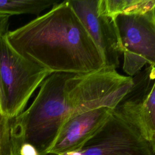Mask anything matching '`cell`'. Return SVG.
Segmentation results:
<instances>
[{"label":"cell","mask_w":155,"mask_h":155,"mask_svg":"<svg viewBox=\"0 0 155 155\" xmlns=\"http://www.w3.org/2000/svg\"><path fill=\"white\" fill-rule=\"evenodd\" d=\"M0 110L5 113L6 111V97H5V94L4 91V88L0 74Z\"/></svg>","instance_id":"5bb4252c"},{"label":"cell","mask_w":155,"mask_h":155,"mask_svg":"<svg viewBox=\"0 0 155 155\" xmlns=\"http://www.w3.org/2000/svg\"><path fill=\"white\" fill-rule=\"evenodd\" d=\"M6 38L21 55L50 73L84 74L105 67L102 55L68 1L9 31Z\"/></svg>","instance_id":"7a4b0ae2"},{"label":"cell","mask_w":155,"mask_h":155,"mask_svg":"<svg viewBox=\"0 0 155 155\" xmlns=\"http://www.w3.org/2000/svg\"><path fill=\"white\" fill-rule=\"evenodd\" d=\"M154 81L138 98L125 97L115 108L141 133L155 152V68Z\"/></svg>","instance_id":"ba28073f"},{"label":"cell","mask_w":155,"mask_h":155,"mask_svg":"<svg viewBox=\"0 0 155 155\" xmlns=\"http://www.w3.org/2000/svg\"><path fill=\"white\" fill-rule=\"evenodd\" d=\"M133 78L104 67L84 74L54 72L42 82L30 106L13 118L22 144L48 155L64 124L71 117L96 108L114 109L131 91Z\"/></svg>","instance_id":"6da1fadb"},{"label":"cell","mask_w":155,"mask_h":155,"mask_svg":"<svg viewBox=\"0 0 155 155\" xmlns=\"http://www.w3.org/2000/svg\"><path fill=\"white\" fill-rule=\"evenodd\" d=\"M123 70L137 74L145 64L155 68V8L144 13L120 14L113 19Z\"/></svg>","instance_id":"277c9868"},{"label":"cell","mask_w":155,"mask_h":155,"mask_svg":"<svg viewBox=\"0 0 155 155\" xmlns=\"http://www.w3.org/2000/svg\"><path fill=\"white\" fill-rule=\"evenodd\" d=\"M113 109L102 107L76 114L62 125L48 155L80 150L101 128Z\"/></svg>","instance_id":"52a82bcc"},{"label":"cell","mask_w":155,"mask_h":155,"mask_svg":"<svg viewBox=\"0 0 155 155\" xmlns=\"http://www.w3.org/2000/svg\"><path fill=\"white\" fill-rule=\"evenodd\" d=\"M154 155H155V152H154Z\"/></svg>","instance_id":"e0dca14e"},{"label":"cell","mask_w":155,"mask_h":155,"mask_svg":"<svg viewBox=\"0 0 155 155\" xmlns=\"http://www.w3.org/2000/svg\"><path fill=\"white\" fill-rule=\"evenodd\" d=\"M100 11L113 19L120 14L144 13L155 8V0H100Z\"/></svg>","instance_id":"9c48e42d"},{"label":"cell","mask_w":155,"mask_h":155,"mask_svg":"<svg viewBox=\"0 0 155 155\" xmlns=\"http://www.w3.org/2000/svg\"><path fill=\"white\" fill-rule=\"evenodd\" d=\"M20 155H39L36 149L31 145L24 143L20 150Z\"/></svg>","instance_id":"4fadbf2b"},{"label":"cell","mask_w":155,"mask_h":155,"mask_svg":"<svg viewBox=\"0 0 155 155\" xmlns=\"http://www.w3.org/2000/svg\"><path fill=\"white\" fill-rule=\"evenodd\" d=\"M22 142L13 124V118L0 110V155H20Z\"/></svg>","instance_id":"8fae6325"},{"label":"cell","mask_w":155,"mask_h":155,"mask_svg":"<svg viewBox=\"0 0 155 155\" xmlns=\"http://www.w3.org/2000/svg\"><path fill=\"white\" fill-rule=\"evenodd\" d=\"M50 73L18 53L6 36L0 37V74L6 97L5 113L10 118L24 111L33 93Z\"/></svg>","instance_id":"3957f363"},{"label":"cell","mask_w":155,"mask_h":155,"mask_svg":"<svg viewBox=\"0 0 155 155\" xmlns=\"http://www.w3.org/2000/svg\"><path fill=\"white\" fill-rule=\"evenodd\" d=\"M10 16L0 15V37L5 36L8 33Z\"/></svg>","instance_id":"7c38bea8"},{"label":"cell","mask_w":155,"mask_h":155,"mask_svg":"<svg viewBox=\"0 0 155 155\" xmlns=\"http://www.w3.org/2000/svg\"><path fill=\"white\" fill-rule=\"evenodd\" d=\"M61 155H82V154L81 151L79 150H73V151H68V152L65 153Z\"/></svg>","instance_id":"9a60e30c"},{"label":"cell","mask_w":155,"mask_h":155,"mask_svg":"<svg viewBox=\"0 0 155 155\" xmlns=\"http://www.w3.org/2000/svg\"><path fill=\"white\" fill-rule=\"evenodd\" d=\"M88 35L103 56L105 67L116 69L119 50L113 19L100 11V0H68Z\"/></svg>","instance_id":"8992f818"},{"label":"cell","mask_w":155,"mask_h":155,"mask_svg":"<svg viewBox=\"0 0 155 155\" xmlns=\"http://www.w3.org/2000/svg\"><path fill=\"white\" fill-rule=\"evenodd\" d=\"M79 150L82 155H154L149 142L116 108Z\"/></svg>","instance_id":"5b68a950"},{"label":"cell","mask_w":155,"mask_h":155,"mask_svg":"<svg viewBox=\"0 0 155 155\" xmlns=\"http://www.w3.org/2000/svg\"><path fill=\"white\" fill-rule=\"evenodd\" d=\"M57 3L54 0H0V15H39Z\"/></svg>","instance_id":"30bf717a"},{"label":"cell","mask_w":155,"mask_h":155,"mask_svg":"<svg viewBox=\"0 0 155 155\" xmlns=\"http://www.w3.org/2000/svg\"><path fill=\"white\" fill-rule=\"evenodd\" d=\"M50 155H53V154H50Z\"/></svg>","instance_id":"2e32d148"}]
</instances>
